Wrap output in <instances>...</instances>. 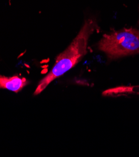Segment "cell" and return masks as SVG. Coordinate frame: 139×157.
<instances>
[{
	"label": "cell",
	"mask_w": 139,
	"mask_h": 157,
	"mask_svg": "<svg viewBox=\"0 0 139 157\" xmlns=\"http://www.w3.org/2000/svg\"><path fill=\"white\" fill-rule=\"evenodd\" d=\"M98 29V25L94 19L87 20L79 33L67 48L56 58L55 63L51 71L39 82L34 95L37 96L46 89L53 81L64 75L75 67L87 53L88 40L94 31Z\"/></svg>",
	"instance_id": "cell-1"
},
{
	"label": "cell",
	"mask_w": 139,
	"mask_h": 157,
	"mask_svg": "<svg viewBox=\"0 0 139 157\" xmlns=\"http://www.w3.org/2000/svg\"><path fill=\"white\" fill-rule=\"evenodd\" d=\"M98 49L109 61L139 54V29L124 28L105 34L98 43Z\"/></svg>",
	"instance_id": "cell-2"
},
{
	"label": "cell",
	"mask_w": 139,
	"mask_h": 157,
	"mask_svg": "<svg viewBox=\"0 0 139 157\" xmlns=\"http://www.w3.org/2000/svg\"><path fill=\"white\" fill-rule=\"evenodd\" d=\"M25 78L18 76H6L0 75V89H5L14 93H18L28 84Z\"/></svg>",
	"instance_id": "cell-3"
},
{
	"label": "cell",
	"mask_w": 139,
	"mask_h": 157,
	"mask_svg": "<svg viewBox=\"0 0 139 157\" xmlns=\"http://www.w3.org/2000/svg\"><path fill=\"white\" fill-rule=\"evenodd\" d=\"M138 23H139V20H138Z\"/></svg>",
	"instance_id": "cell-4"
}]
</instances>
